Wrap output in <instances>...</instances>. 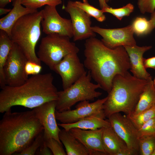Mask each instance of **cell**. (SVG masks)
<instances>
[{"label": "cell", "mask_w": 155, "mask_h": 155, "mask_svg": "<svg viewBox=\"0 0 155 155\" xmlns=\"http://www.w3.org/2000/svg\"><path fill=\"white\" fill-rule=\"evenodd\" d=\"M110 0H105V1L107 3L109 1H110Z\"/></svg>", "instance_id": "42"}, {"label": "cell", "mask_w": 155, "mask_h": 155, "mask_svg": "<svg viewBox=\"0 0 155 155\" xmlns=\"http://www.w3.org/2000/svg\"><path fill=\"white\" fill-rule=\"evenodd\" d=\"M107 96L92 103L89 100L80 102L75 109L58 112L56 110L55 116L57 120L63 123H75L86 117L104 113V105Z\"/></svg>", "instance_id": "12"}, {"label": "cell", "mask_w": 155, "mask_h": 155, "mask_svg": "<svg viewBox=\"0 0 155 155\" xmlns=\"http://www.w3.org/2000/svg\"><path fill=\"white\" fill-rule=\"evenodd\" d=\"M57 100L46 102L32 110L43 126L44 138H52L62 144L59 134L61 131L56 121L55 116Z\"/></svg>", "instance_id": "15"}, {"label": "cell", "mask_w": 155, "mask_h": 155, "mask_svg": "<svg viewBox=\"0 0 155 155\" xmlns=\"http://www.w3.org/2000/svg\"><path fill=\"white\" fill-rule=\"evenodd\" d=\"M152 30L155 28V9L151 13L150 20H149Z\"/></svg>", "instance_id": "37"}, {"label": "cell", "mask_w": 155, "mask_h": 155, "mask_svg": "<svg viewBox=\"0 0 155 155\" xmlns=\"http://www.w3.org/2000/svg\"><path fill=\"white\" fill-rule=\"evenodd\" d=\"M43 19L41 22L43 32L46 35L57 34L71 38L73 31L71 19L62 17L56 7L46 5L42 10Z\"/></svg>", "instance_id": "11"}, {"label": "cell", "mask_w": 155, "mask_h": 155, "mask_svg": "<svg viewBox=\"0 0 155 155\" xmlns=\"http://www.w3.org/2000/svg\"><path fill=\"white\" fill-rule=\"evenodd\" d=\"M100 5L101 9L103 8L109 7L106 3L105 0H98Z\"/></svg>", "instance_id": "40"}, {"label": "cell", "mask_w": 155, "mask_h": 155, "mask_svg": "<svg viewBox=\"0 0 155 155\" xmlns=\"http://www.w3.org/2000/svg\"><path fill=\"white\" fill-rule=\"evenodd\" d=\"M14 43L5 31H0V86L1 89L6 84L3 68Z\"/></svg>", "instance_id": "23"}, {"label": "cell", "mask_w": 155, "mask_h": 155, "mask_svg": "<svg viewBox=\"0 0 155 155\" xmlns=\"http://www.w3.org/2000/svg\"><path fill=\"white\" fill-rule=\"evenodd\" d=\"M42 69L41 65L28 61L26 62L25 67V71L28 75L40 74Z\"/></svg>", "instance_id": "34"}, {"label": "cell", "mask_w": 155, "mask_h": 155, "mask_svg": "<svg viewBox=\"0 0 155 155\" xmlns=\"http://www.w3.org/2000/svg\"><path fill=\"white\" fill-rule=\"evenodd\" d=\"M36 154L39 155H53L51 150L47 146L44 139L42 143L38 149Z\"/></svg>", "instance_id": "35"}, {"label": "cell", "mask_w": 155, "mask_h": 155, "mask_svg": "<svg viewBox=\"0 0 155 155\" xmlns=\"http://www.w3.org/2000/svg\"><path fill=\"white\" fill-rule=\"evenodd\" d=\"M153 84H154V87L155 88V77L154 80H153Z\"/></svg>", "instance_id": "41"}, {"label": "cell", "mask_w": 155, "mask_h": 155, "mask_svg": "<svg viewBox=\"0 0 155 155\" xmlns=\"http://www.w3.org/2000/svg\"><path fill=\"white\" fill-rule=\"evenodd\" d=\"M33 110L5 112L0 121V155H11L28 147L44 131Z\"/></svg>", "instance_id": "2"}, {"label": "cell", "mask_w": 155, "mask_h": 155, "mask_svg": "<svg viewBox=\"0 0 155 155\" xmlns=\"http://www.w3.org/2000/svg\"><path fill=\"white\" fill-rule=\"evenodd\" d=\"M68 36L57 34H47L41 39L37 56L51 70L67 55L78 53L79 49Z\"/></svg>", "instance_id": "7"}, {"label": "cell", "mask_w": 155, "mask_h": 155, "mask_svg": "<svg viewBox=\"0 0 155 155\" xmlns=\"http://www.w3.org/2000/svg\"><path fill=\"white\" fill-rule=\"evenodd\" d=\"M51 73L32 75L23 84L5 86L0 92V113L21 106L30 108L49 101L57 100L58 92Z\"/></svg>", "instance_id": "3"}, {"label": "cell", "mask_w": 155, "mask_h": 155, "mask_svg": "<svg viewBox=\"0 0 155 155\" xmlns=\"http://www.w3.org/2000/svg\"><path fill=\"white\" fill-rule=\"evenodd\" d=\"M137 4L140 12L152 13L155 9V0H137Z\"/></svg>", "instance_id": "33"}, {"label": "cell", "mask_w": 155, "mask_h": 155, "mask_svg": "<svg viewBox=\"0 0 155 155\" xmlns=\"http://www.w3.org/2000/svg\"><path fill=\"white\" fill-rule=\"evenodd\" d=\"M22 4L25 7L37 9L44 5L56 7L62 3V0H21Z\"/></svg>", "instance_id": "29"}, {"label": "cell", "mask_w": 155, "mask_h": 155, "mask_svg": "<svg viewBox=\"0 0 155 155\" xmlns=\"http://www.w3.org/2000/svg\"><path fill=\"white\" fill-rule=\"evenodd\" d=\"M44 141V131L40 133L28 147L14 155H34L40 147Z\"/></svg>", "instance_id": "30"}, {"label": "cell", "mask_w": 155, "mask_h": 155, "mask_svg": "<svg viewBox=\"0 0 155 155\" xmlns=\"http://www.w3.org/2000/svg\"><path fill=\"white\" fill-rule=\"evenodd\" d=\"M138 137L144 135H155V117L144 124L137 129Z\"/></svg>", "instance_id": "32"}, {"label": "cell", "mask_w": 155, "mask_h": 155, "mask_svg": "<svg viewBox=\"0 0 155 155\" xmlns=\"http://www.w3.org/2000/svg\"><path fill=\"white\" fill-rule=\"evenodd\" d=\"M155 104V88L153 80L151 79L148 80L133 111L130 115H137L150 108Z\"/></svg>", "instance_id": "22"}, {"label": "cell", "mask_w": 155, "mask_h": 155, "mask_svg": "<svg viewBox=\"0 0 155 155\" xmlns=\"http://www.w3.org/2000/svg\"><path fill=\"white\" fill-rule=\"evenodd\" d=\"M108 118L111 126L126 144L130 155H137L139 153L137 129L129 118L119 113Z\"/></svg>", "instance_id": "9"}, {"label": "cell", "mask_w": 155, "mask_h": 155, "mask_svg": "<svg viewBox=\"0 0 155 155\" xmlns=\"http://www.w3.org/2000/svg\"><path fill=\"white\" fill-rule=\"evenodd\" d=\"M42 10L26 14L20 18L11 30L10 38L28 61L41 65L35 53V47L41 35Z\"/></svg>", "instance_id": "5"}, {"label": "cell", "mask_w": 155, "mask_h": 155, "mask_svg": "<svg viewBox=\"0 0 155 155\" xmlns=\"http://www.w3.org/2000/svg\"><path fill=\"white\" fill-rule=\"evenodd\" d=\"M47 146L49 148L54 155H66L62 145L57 141L52 138H44Z\"/></svg>", "instance_id": "31"}, {"label": "cell", "mask_w": 155, "mask_h": 155, "mask_svg": "<svg viewBox=\"0 0 155 155\" xmlns=\"http://www.w3.org/2000/svg\"><path fill=\"white\" fill-rule=\"evenodd\" d=\"M104 128L84 130L74 128L69 131L90 151V155H107L102 143Z\"/></svg>", "instance_id": "16"}, {"label": "cell", "mask_w": 155, "mask_h": 155, "mask_svg": "<svg viewBox=\"0 0 155 155\" xmlns=\"http://www.w3.org/2000/svg\"><path fill=\"white\" fill-rule=\"evenodd\" d=\"M11 10L10 9L5 8L4 7H0V15L1 16L3 14L8 13Z\"/></svg>", "instance_id": "38"}, {"label": "cell", "mask_w": 155, "mask_h": 155, "mask_svg": "<svg viewBox=\"0 0 155 155\" xmlns=\"http://www.w3.org/2000/svg\"><path fill=\"white\" fill-rule=\"evenodd\" d=\"M148 81L138 79L129 72L123 75H116L104 104L105 117L120 112L127 116L131 115Z\"/></svg>", "instance_id": "4"}, {"label": "cell", "mask_w": 155, "mask_h": 155, "mask_svg": "<svg viewBox=\"0 0 155 155\" xmlns=\"http://www.w3.org/2000/svg\"><path fill=\"white\" fill-rule=\"evenodd\" d=\"M63 9L71 17L73 31L74 41L95 37V33L92 30L91 16L81 9L75 6L73 1H68Z\"/></svg>", "instance_id": "13"}, {"label": "cell", "mask_w": 155, "mask_h": 155, "mask_svg": "<svg viewBox=\"0 0 155 155\" xmlns=\"http://www.w3.org/2000/svg\"><path fill=\"white\" fill-rule=\"evenodd\" d=\"M102 141L107 155H131L125 143L111 126L103 128Z\"/></svg>", "instance_id": "18"}, {"label": "cell", "mask_w": 155, "mask_h": 155, "mask_svg": "<svg viewBox=\"0 0 155 155\" xmlns=\"http://www.w3.org/2000/svg\"><path fill=\"white\" fill-rule=\"evenodd\" d=\"M37 11V9L25 7L22 4L21 0H15L12 9L0 19V30L5 32L10 37L12 28L20 18L26 14Z\"/></svg>", "instance_id": "20"}, {"label": "cell", "mask_w": 155, "mask_h": 155, "mask_svg": "<svg viewBox=\"0 0 155 155\" xmlns=\"http://www.w3.org/2000/svg\"><path fill=\"white\" fill-rule=\"evenodd\" d=\"M84 65L92 78L108 93L117 75H123L130 69L129 57L123 46L113 49L106 46L95 37L86 39Z\"/></svg>", "instance_id": "1"}, {"label": "cell", "mask_w": 155, "mask_h": 155, "mask_svg": "<svg viewBox=\"0 0 155 155\" xmlns=\"http://www.w3.org/2000/svg\"><path fill=\"white\" fill-rule=\"evenodd\" d=\"M131 25L134 33L137 36L146 35L152 30L150 21L145 18H136Z\"/></svg>", "instance_id": "27"}, {"label": "cell", "mask_w": 155, "mask_h": 155, "mask_svg": "<svg viewBox=\"0 0 155 155\" xmlns=\"http://www.w3.org/2000/svg\"><path fill=\"white\" fill-rule=\"evenodd\" d=\"M134 9V6L129 3L118 8H113L109 7H104L101 9L104 13H111L118 20H121L124 17L129 16L133 11Z\"/></svg>", "instance_id": "28"}, {"label": "cell", "mask_w": 155, "mask_h": 155, "mask_svg": "<svg viewBox=\"0 0 155 155\" xmlns=\"http://www.w3.org/2000/svg\"><path fill=\"white\" fill-rule=\"evenodd\" d=\"M92 77L89 71L67 89L58 92L56 110L62 112L71 109L77 102L84 100H94L102 93L96 89L100 86L91 82Z\"/></svg>", "instance_id": "6"}, {"label": "cell", "mask_w": 155, "mask_h": 155, "mask_svg": "<svg viewBox=\"0 0 155 155\" xmlns=\"http://www.w3.org/2000/svg\"><path fill=\"white\" fill-rule=\"evenodd\" d=\"M92 29L95 33L102 37L101 41L109 48L136 45L131 25L122 28L113 29L104 28L95 26H92Z\"/></svg>", "instance_id": "14"}, {"label": "cell", "mask_w": 155, "mask_h": 155, "mask_svg": "<svg viewBox=\"0 0 155 155\" xmlns=\"http://www.w3.org/2000/svg\"><path fill=\"white\" fill-rule=\"evenodd\" d=\"M127 116L138 129L148 120L155 117V104L150 108L137 115Z\"/></svg>", "instance_id": "26"}, {"label": "cell", "mask_w": 155, "mask_h": 155, "mask_svg": "<svg viewBox=\"0 0 155 155\" xmlns=\"http://www.w3.org/2000/svg\"><path fill=\"white\" fill-rule=\"evenodd\" d=\"M67 155H90V151L69 131L63 129L59 134Z\"/></svg>", "instance_id": "21"}, {"label": "cell", "mask_w": 155, "mask_h": 155, "mask_svg": "<svg viewBox=\"0 0 155 155\" xmlns=\"http://www.w3.org/2000/svg\"><path fill=\"white\" fill-rule=\"evenodd\" d=\"M104 113L90 115L71 123H58L60 126L67 131L76 128L84 130H96L111 126L108 120L105 119Z\"/></svg>", "instance_id": "19"}, {"label": "cell", "mask_w": 155, "mask_h": 155, "mask_svg": "<svg viewBox=\"0 0 155 155\" xmlns=\"http://www.w3.org/2000/svg\"><path fill=\"white\" fill-rule=\"evenodd\" d=\"M73 2L75 6L83 10L98 21L102 22L105 20L106 16L102 10H100L90 5L87 0H83L82 2L78 1Z\"/></svg>", "instance_id": "25"}, {"label": "cell", "mask_w": 155, "mask_h": 155, "mask_svg": "<svg viewBox=\"0 0 155 155\" xmlns=\"http://www.w3.org/2000/svg\"><path fill=\"white\" fill-rule=\"evenodd\" d=\"M78 53H72L64 57L55 67L53 71L60 76L63 90H65L77 81L87 72Z\"/></svg>", "instance_id": "10"}, {"label": "cell", "mask_w": 155, "mask_h": 155, "mask_svg": "<svg viewBox=\"0 0 155 155\" xmlns=\"http://www.w3.org/2000/svg\"><path fill=\"white\" fill-rule=\"evenodd\" d=\"M129 57L130 71L133 75L141 79L149 80L152 79L147 71L144 63V54L150 49L151 46H139L136 45L123 46Z\"/></svg>", "instance_id": "17"}, {"label": "cell", "mask_w": 155, "mask_h": 155, "mask_svg": "<svg viewBox=\"0 0 155 155\" xmlns=\"http://www.w3.org/2000/svg\"><path fill=\"white\" fill-rule=\"evenodd\" d=\"M144 63L145 68H151L155 70V57L144 58Z\"/></svg>", "instance_id": "36"}, {"label": "cell", "mask_w": 155, "mask_h": 155, "mask_svg": "<svg viewBox=\"0 0 155 155\" xmlns=\"http://www.w3.org/2000/svg\"><path fill=\"white\" fill-rule=\"evenodd\" d=\"M138 145L140 155H155V135H146L139 137Z\"/></svg>", "instance_id": "24"}, {"label": "cell", "mask_w": 155, "mask_h": 155, "mask_svg": "<svg viewBox=\"0 0 155 155\" xmlns=\"http://www.w3.org/2000/svg\"><path fill=\"white\" fill-rule=\"evenodd\" d=\"M13 0H0V7H4L8 3Z\"/></svg>", "instance_id": "39"}, {"label": "cell", "mask_w": 155, "mask_h": 155, "mask_svg": "<svg viewBox=\"0 0 155 155\" xmlns=\"http://www.w3.org/2000/svg\"><path fill=\"white\" fill-rule=\"evenodd\" d=\"M28 61L18 46L14 43L3 68L6 85L17 86L28 79L25 67Z\"/></svg>", "instance_id": "8"}]
</instances>
